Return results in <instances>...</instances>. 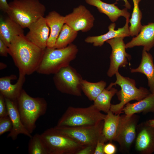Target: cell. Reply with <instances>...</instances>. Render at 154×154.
<instances>
[{
  "label": "cell",
  "mask_w": 154,
  "mask_h": 154,
  "mask_svg": "<svg viewBox=\"0 0 154 154\" xmlns=\"http://www.w3.org/2000/svg\"><path fill=\"white\" fill-rule=\"evenodd\" d=\"M12 57L19 73L29 75L37 71L45 49L38 47L24 35L16 37L9 46Z\"/></svg>",
  "instance_id": "1"
},
{
  "label": "cell",
  "mask_w": 154,
  "mask_h": 154,
  "mask_svg": "<svg viewBox=\"0 0 154 154\" xmlns=\"http://www.w3.org/2000/svg\"><path fill=\"white\" fill-rule=\"evenodd\" d=\"M78 51L77 46L72 43L61 48L46 47L37 72L43 74H54L70 65L76 57Z\"/></svg>",
  "instance_id": "2"
},
{
  "label": "cell",
  "mask_w": 154,
  "mask_h": 154,
  "mask_svg": "<svg viewBox=\"0 0 154 154\" xmlns=\"http://www.w3.org/2000/svg\"><path fill=\"white\" fill-rule=\"evenodd\" d=\"M17 103L22 123L31 134L36 128L37 119L46 112L47 102L44 98L30 96L23 89Z\"/></svg>",
  "instance_id": "3"
},
{
  "label": "cell",
  "mask_w": 154,
  "mask_h": 154,
  "mask_svg": "<svg viewBox=\"0 0 154 154\" xmlns=\"http://www.w3.org/2000/svg\"><path fill=\"white\" fill-rule=\"evenodd\" d=\"M7 14L23 29L44 17L46 7L39 0H14Z\"/></svg>",
  "instance_id": "4"
},
{
  "label": "cell",
  "mask_w": 154,
  "mask_h": 154,
  "mask_svg": "<svg viewBox=\"0 0 154 154\" xmlns=\"http://www.w3.org/2000/svg\"><path fill=\"white\" fill-rule=\"evenodd\" d=\"M106 116L93 104L85 108L70 106L59 119L56 126L76 127L94 125L104 120Z\"/></svg>",
  "instance_id": "5"
},
{
  "label": "cell",
  "mask_w": 154,
  "mask_h": 154,
  "mask_svg": "<svg viewBox=\"0 0 154 154\" xmlns=\"http://www.w3.org/2000/svg\"><path fill=\"white\" fill-rule=\"evenodd\" d=\"M116 80L111 82L106 88L110 89L117 85L121 87V90L117 94L120 102L116 104H111L110 110L115 114H120L123 112L124 106L131 101H139L150 94L148 90L143 87L137 88L136 86L135 80L129 77L122 76L117 72L115 74Z\"/></svg>",
  "instance_id": "6"
},
{
  "label": "cell",
  "mask_w": 154,
  "mask_h": 154,
  "mask_svg": "<svg viewBox=\"0 0 154 154\" xmlns=\"http://www.w3.org/2000/svg\"><path fill=\"white\" fill-rule=\"evenodd\" d=\"M41 134L48 154H77L84 146L51 127Z\"/></svg>",
  "instance_id": "7"
},
{
  "label": "cell",
  "mask_w": 154,
  "mask_h": 154,
  "mask_svg": "<svg viewBox=\"0 0 154 154\" xmlns=\"http://www.w3.org/2000/svg\"><path fill=\"white\" fill-rule=\"evenodd\" d=\"M104 120L96 124L76 127H58L54 128L58 131L71 138L83 146H96L102 135Z\"/></svg>",
  "instance_id": "8"
},
{
  "label": "cell",
  "mask_w": 154,
  "mask_h": 154,
  "mask_svg": "<svg viewBox=\"0 0 154 154\" xmlns=\"http://www.w3.org/2000/svg\"><path fill=\"white\" fill-rule=\"evenodd\" d=\"M81 75L70 65L54 74L53 80L56 89L63 94L81 96L82 92Z\"/></svg>",
  "instance_id": "9"
},
{
  "label": "cell",
  "mask_w": 154,
  "mask_h": 154,
  "mask_svg": "<svg viewBox=\"0 0 154 154\" xmlns=\"http://www.w3.org/2000/svg\"><path fill=\"white\" fill-rule=\"evenodd\" d=\"M139 119L136 114L131 116L125 114L120 116L116 133L114 141L117 142L120 151L128 152L135 139L136 129Z\"/></svg>",
  "instance_id": "10"
},
{
  "label": "cell",
  "mask_w": 154,
  "mask_h": 154,
  "mask_svg": "<svg viewBox=\"0 0 154 154\" xmlns=\"http://www.w3.org/2000/svg\"><path fill=\"white\" fill-rule=\"evenodd\" d=\"M124 37L114 38L106 41L112 48L110 56V63L107 72L108 76L111 77L118 71L119 68L125 67L128 64L131 56L126 52V44Z\"/></svg>",
  "instance_id": "11"
},
{
  "label": "cell",
  "mask_w": 154,
  "mask_h": 154,
  "mask_svg": "<svg viewBox=\"0 0 154 154\" xmlns=\"http://www.w3.org/2000/svg\"><path fill=\"white\" fill-rule=\"evenodd\" d=\"M65 24L75 31L85 32L93 27L95 18L84 6L80 5L65 16Z\"/></svg>",
  "instance_id": "12"
},
{
  "label": "cell",
  "mask_w": 154,
  "mask_h": 154,
  "mask_svg": "<svg viewBox=\"0 0 154 154\" xmlns=\"http://www.w3.org/2000/svg\"><path fill=\"white\" fill-rule=\"evenodd\" d=\"M135 147L142 154H151L154 152V125L148 121L138 124L136 129Z\"/></svg>",
  "instance_id": "13"
},
{
  "label": "cell",
  "mask_w": 154,
  "mask_h": 154,
  "mask_svg": "<svg viewBox=\"0 0 154 154\" xmlns=\"http://www.w3.org/2000/svg\"><path fill=\"white\" fill-rule=\"evenodd\" d=\"M28 28L29 31L25 36L27 39L40 48L45 49L50 35V28L45 17L40 18Z\"/></svg>",
  "instance_id": "14"
},
{
  "label": "cell",
  "mask_w": 154,
  "mask_h": 154,
  "mask_svg": "<svg viewBox=\"0 0 154 154\" xmlns=\"http://www.w3.org/2000/svg\"><path fill=\"white\" fill-rule=\"evenodd\" d=\"M25 75L19 73L18 79L16 83L12 84L11 80L17 79L15 75L2 77L0 78V94L5 98L16 101L20 96L25 82Z\"/></svg>",
  "instance_id": "15"
},
{
  "label": "cell",
  "mask_w": 154,
  "mask_h": 154,
  "mask_svg": "<svg viewBox=\"0 0 154 154\" xmlns=\"http://www.w3.org/2000/svg\"><path fill=\"white\" fill-rule=\"evenodd\" d=\"M5 98L8 116L12 124V128L7 136L13 140H16L18 135L23 134L30 138L32 135L27 129L21 121L17 105V101Z\"/></svg>",
  "instance_id": "16"
},
{
  "label": "cell",
  "mask_w": 154,
  "mask_h": 154,
  "mask_svg": "<svg viewBox=\"0 0 154 154\" xmlns=\"http://www.w3.org/2000/svg\"><path fill=\"white\" fill-rule=\"evenodd\" d=\"M129 18L126 19L124 26L122 28H118L115 30V23H111L108 26V31L106 33L98 36H88L85 39L86 42L93 44L94 46H101L107 40L119 37H125L130 36L129 23Z\"/></svg>",
  "instance_id": "17"
},
{
  "label": "cell",
  "mask_w": 154,
  "mask_h": 154,
  "mask_svg": "<svg viewBox=\"0 0 154 154\" xmlns=\"http://www.w3.org/2000/svg\"><path fill=\"white\" fill-rule=\"evenodd\" d=\"M23 29L9 16L0 17V39L8 47L16 37L24 35Z\"/></svg>",
  "instance_id": "18"
},
{
  "label": "cell",
  "mask_w": 154,
  "mask_h": 154,
  "mask_svg": "<svg viewBox=\"0 0 154 154\" xmlns=\"http://www.w3.org/2000/svg\"><path fill=\"white\" fill-rule=\"evenodd\" d=\"M142 46L149 51L154 46V23L142 25L138 35L126 44V48Z\"/></svg>",
  "instance_id": "19"
},
{
  "label": "cell",
  "mask_w": 154,
  "mask_h": 154,
  "mask_svg": "<svg viewBox=\"0 0 154 154\" xmlns=\"http://www.w3.org/2000/svg\"><path fill=\"white\" fill-rule=\"evenodd\" d=\"M88 4L97 8L99 11L104 13L108 17L113 23L116 21L120 16H123L126 19L129 18L130 14L125 7L120 9L115 5L117 2L112 4H109L101 0H85Z\"/></svg>",
  "instance_id": "20"
},
{
  "label": "cell",
  "mask_w": 154,
  "mask_h": 154,
  "mask_svg": "<svg viewBox=\"0 0 154 154\" xmlns=\"http://www.w3.org/2000/svg\"><path fill=\"white\" fill-rule=\"evenodd\" d=\"M132 73H140L144 74L148 80V85L151 93H154V64L151 55L143 48L141 63L136 68H132Z\"/></svg>",
  "instance_id": "21"
},
{
  "label": "cell",
  "mask_w": 154,
  "mask_h": 154,
  "mask_svg": "<svg viewBox=\"0 0 154 154\" xmlns=\"http://www.w3.org/2000/svg\"><path fill=\"white\" fill-rule=\"evenodd\" d=\"M50 29L47 47L53 48L63 26L65 24V17L55 11L50 12L45 17Z\"/></svg>",
  "instance_id": "22"
},
{
  "label": "cell",
  "mask_w": 154,
  "mask_h": 154,
  "mask_svg": "<svg viewBox=\"0 0 154 154\" xmlns=\"http://www.w3.org/2000/svg\"><path fill=\"white\" fill-rule=\"evenodd\" d=\"M127 116L143 112H154V93H150L147 97L133 103H127L122 110Z\"/></svg>",
  "instance_id": "23"
},
{
  "label": "cell",
  "mask_w": 154,
  "mask_h": 154,
  "mask_svg": "<svg viewBox=\"0 0 154 154\" xmlns=\"http://www.w3.org/2000/svg\"><path fill=\"white\" fill-rule=\"evenodd\" d=\"M104 120L102 134L107 141H114L118 125L120 114H115L110 110Z\"/></svg>",
  "instance_id": "24"
},
{
  "label": "cell",
  "mask_w": 154,
  "mask_h": 154,
  "mask_svg": "<svg viewBox=\"0 0 154 154\" xmlns=\"http://www.w3.org/2000/svg\"><path fill=\"white\" fill-rule=\"evenodd\" d=\"M117 92L113 87L109 89L105 88L95 99L93 104L100 111L107 113L110 110L111 100Z\"/></svg>",
  "instance_id": "25"
},
{
  "label": "cell",
  "mask_w": 154,
  "mask_h": 154,
  "mask_svg": "<svg viewBox=\"0 0 154 154\" xmlns=\"http://www.w3.org/2000/svg\"><path fill=\"white\" fill-rule=\"evenodd\" d=\"M106 85V82L103 80L92 82L83 79L81 82V88L82 92L88 98L94 101L105 88Z\"/></svg>",
  "instance_id": "26"
},
{
  "label": "cell",
  "mask_w": 154,
  "mask_h": 154,
  "mask_svg": "<svg viewBox=\"0 0 154 154\" xmlns=\"http://www.w3.org/2000/svg\"><path fill=\"white\" fill-rule=\"evenodd\" d=\"M78 32L75 31L64 24L56 42L54 48H61L68 46L77 37Z\"/></svg>",
  "instance_id": "27"
},
{
  "label": "cell",
  "mask_w": 154,
  "mask_h": 154,
  "mask_svg": "<svg viewBox=\"0 0 154 154\" xmlns=\"http://www.w3.org/2000/svg\"><path fill=\"white\" fill-rule=\"evenodd\" d=\"M133 4V11L129 23V27L130 35L131 37L137 36L139 33L142 25L141 21L142 14L139 9V4L141 0H132Z\"/></svg>",
  "instance_id": "28"
},
{
  "label": "cell",
  "mask_w": 154,
  "mask_h": 154,
  "mask_svg": "<svg viewBox=\"0 0 154 154\" xmlns=\"http://www.w3.org/2000/svg\"><path fill=\"white\" fill-rule=\"evenodd\" d=\"M29 154H48L41 134L36 133L30 138L28 146Z\"/></svg>",
  "instance_id": "29"
},
{
  "label": "cell",
  "mask_w": 154,
  "mask_h": 154,
  "mask_svg": "<svg viewBox=\"0 0 154 154\" xmlns=\"http://www.w3.org/2000/svg\"><path fill=\"white\" fill-rule=\"evenodd\" d=\"M12 128V122L9 116L0 117V135L10 132Z\"/></svg>",
  "instance_id": "30"
},
{
  "label": "cell",
  "mask_w": 154,
  "mask_h": 154,
  "mask_svg": "<svg viewBox=\"0 0 154 154\" xmlns=\"http://www.w3.org/2000/svg\"><path fill=\"white\" fill-rule=\"evenodd\" d=\"M107 141L102 134V136L97 142L94 154H105L104 149L105 145V143Z\"/></svg>",
  "instance_id": "31"
},
{
  "label": "cell",
  "mask_w": 154,
  "mask_h": 154,
  "mask_svg": "<svg viewBox=\"0 0 154 154\" xmlns=\"http://www.w3.org/2000/svg\"><path fill=\"white\" fill-rule=\"evenodd\" d=\"M8 116L5 98L2 94H0V117Z\"/></svg>",
  "instance_id": "32"
},
{
  "label": "cell",
  "mask_w": 154,
  "mask_h": 154,
  "mask_svg": "<svg viewBox=\"0 0 154 154\" xmlns=\"http://www.w3.org/2000/svg\"><path fill=\"white\" fill-rule=\"evenodd\" d=\"M96 146L94 145L84 146L78 152L77 154H94Z\"/></svg>",
  "instance_id": "33"
},
{
  "label": "cell",
  "mask_w": 154,
  "mask_h": 154,
  "mask_svg": "<svg viewBox=\"0 0 154 154\" xmlns=\"http://www.w3.org/2000/svg\"><path fill=\"white\" fill-rule=\"evenodd\" d=\"M105 154H114L116 151V146L111 142L105 144L104 149Z\"/></svg>",
  "instance_id": "34"
},
{
  "label": "cell",
  "mask_w": 154,
  "mask_h": 154,
  "mask_svg": "<svg viewBox=\"0 0 154 154\" xmlns=\"http://www.w3.org/2000/svg\"><path fill=\"white\" fill-rule=\"evenodd\" d=\"M9 49L3 41L0 39V54L1 56L7 57L9 54Z\"/></svg>",
  "instance_id": "35"
},
{
  "label": "cell",
  "mask_w": 154,
  "mask_h": 154,
  "mask_svg": "<svg viewBox=\"0 0 154 154\" xmlns=\"http://www.w3.org/2000/svg\"><path fill=\"white\" fill-rule=\"evenodd\" d=\"M9 9V3L7 0H0V9L4 12L7 13Z\"/></svg>",
  "instance_id": "36"
},
{
  "label": "cell",
  "mask_w": 154,
  "mask_h": 154,
  "mask_svg": "<svg viewBox=\"0 0 154 154\" xmlns=\"http://www.w3.org/2000/svg\"><path fill=\"white\" fill-rule=\"evenodd\" d=\"M116 1H117L119 0H116ZM125 2V5L124 6L127 9H130L131 8V5L128 2L127 0H122Z\"/></svg>",
  "instance_id": "37"
},
{
  "label": "cell",
  "mask_w": 154,
  "mask_h": 154,
  "mask_svg": "<svg viewBox=\"0 0 154 154\" xmlns=\"http://www.w3.org/2000/svg\"><path fill=\"white\" fill-rule=\"evenodd\" d=\"M147 121L149 124L151 125H154V119L149 120Z\"/></svg>",
  "instance_id": "38"
}]
</instances>
